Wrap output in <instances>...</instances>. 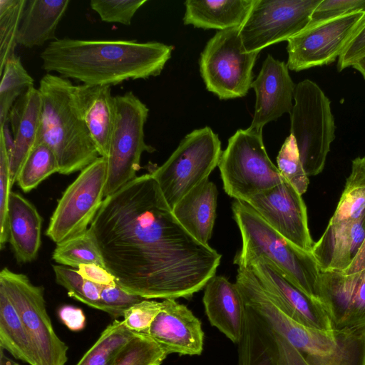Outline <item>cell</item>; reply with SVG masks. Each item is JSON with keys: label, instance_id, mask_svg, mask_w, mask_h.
<instances>
[{"label": "cell", "instance_id": "cell-1", "mask_svg": "<svg viewBox=\"0 0 365 365\" xmlns=\"http://www.w3.org/2000/svg\"><path fill=\"white\" fill-rule=\"evenodd\" d=\"M89 228L116 283L144 299L190 298L220 264L178 221L150 173L105 197Z\"/></svg>", "mask_w": 365, "mask_h": 365}, {"label": "cell", "instance_id": "cell-2", "mask_svg": "<svg viewBox=\"0 0 365 365\" xmlns=\"http://www.w3.org/2000/svg\"><path fill=\"white\" fill-rule=\"evenodd\" d=\"M173 46L135 40L57 38L40 54L42 68L83 84L111 86L160 74Z\"/></svg>", "mask_w": 365, "mask_h": 365}, {"label": "cell", "instance_id": "cell-3", "mask_svg": "<svg viewBox=\"0 0 365 365\" xmlns=\"http://www.w3.org/2000/svg\"><path fill=\"white\" fill-rule=\"evenodd\" d=\"M42 100L41 143L54 153L58 173L81 171L99 157L79 108L76 85L47 73L40 80Z\"/></svg>", "mask_w": 365, "mask_h": 365}, {"label": "cell", "instance_id": "cell-4", "mask_svg": "<svg viewBox=\"0 0 365 365\" xmlns=\"http://www.w3.org/2000/svg\"><path fill=\"white\" fill-rule=\"evenodd\" d=\"M232 210L242 237V247L233 263L245 267L257 257L266 258L297 288L319 303L322 272L312 253L288 242L245 202L235 200Z\"/></svg>", "mask_w": 365, "mask_h": 365}, {"label": "cell", "instance_id": "cell-5", "mask_svg": "<svg viewBox=\"0 0 365 365\" xmlns=\"http://www.w3.org/2000/svg\"><path fill=\"white\" fill-rule=\"evenodd\" d=\"M218 168L225 192L242 202L286 180L267 155L262 131L250 128L229 138Z\"/></svg>", "mask_w": 365, "mask_h": 365}, {"label": "cell", "instance_id": "cell-6", "mask_svg": "<svg viewBox=\"0 0 365 365\" xmlns=\"http://www.w3.org/2000/svg\"><path fill=\"white\" fill-rule=\"evenodd\" d=\"M335 128L331 101L322 88L309 79L298 83L290 113V134L308 177L324 170Z\"/></svg>", "mask_w": 365, "mask_h": 365}, {"label": "cell", "instance_id": "cell-7", "mask_svg": "<svg viewBox=\"0 0 365 365\" xmlns=\"http://www.w3.org/2000/svg\"><path fill=\"white\" fill-rule=\"evenodd\" d=\"M222 153L218 135L205 126L186 135L168 160L150 173L171 209L209 178L218 166Z\"/></svg>", "mask_w": 365, "mask_h": 365}, {"label": "cell", "instance_id": "cell-8", "mask_svg": "<svg viewBox=\"0 0 365 365\" xmlns=\"http://www.w3.org/2000/svg\"><path fill=\"white\" fill-rule=\"evenodd\" d=\"M115 117L107 160L106 197L137 177L144 152L155 148L145 141L149 109L132 91L115 96Z\"/></svg>", "mask_w": 365, "mask_h": 365}, {"label": "cell", "instance_id": "cell-9", "mask_svg": "<svg viewBox=\"0 0 365 365\" xmlns=\"http://www.w3.org/2000/svg\"><path fill=\"white\" fill-rule=\"evenodd\" d=\"M2 289L18 312L31 340L36 365H65L68 346L56 333L46 309L43 286L4 267L0 272Z\"/></svg>", "mask_w": 365, "mask_h": 365}, {"label": "cell", "instance_id": "cell-10", "mask_svg": "<svg viewBox=\"0 0 365 365\" xmlns=\"http://www.w3.org/2000/svg\"><path fill=\"white\" fill-rule=\"evenodd\" d=\"M240 27L217 31L206 43L199 60L206 88L220 99L242 98L252 83V68L259 53L243 46Z\"/></svg>", "mask_w": 365, "mask_h": 365}, {"label": "cell", "instance_id": "cell-11", "mask_svg": "<svg viewBox=\"0 0 365 365\" xmlns=\"http://www.w3.org/2000/svg\"><path fill=\"white\" fill-rule=\"evenodd\" d=\"M107 160L99 157L65 190L50 218L46 236L56 245L87 230L104 200Z\"/></svg>", "mask_w": 365, "mask_h": 365}, {"label": "cell", "instance_id": "cell-12", "mask_svg": "<svg viewBox=\"0 0 365 365\" xmlns=\"http://www.w3.org/2000/svg\"><path fill=\"white\" fill-rule=\"evenodd\" d=\"M365 23V11L309 24L287 41V67L300 71L334 62Z\"/></svg>", "mask_w": 365, "mask_h": 365}, {"label": "cell", "instance_id": "cell-13", "mask_svg": "<svg viewBox=\"0 0 365 365\" xmlns=\"http://www.w3.org/2000/svg\"><path fill=\"white\" fill-rule=\"evenodd\" d=\"M321 0H255L240 27L245 49L259 53L274 43L288 41L310 23Z\"/></svg>", "mask_w": 365, "mask_h": 365}, {"label": "cell", "instance_id": "cell-14", "mask_svg": "<svg viewBox=\"0 0 365 365\" xmlns=\"http://www.w3.org/2000/svg\"><path fill=\"white\" fill-rule=\"evenodd\" d=\"M245 202L294 246L312 252L314 243L308 226L307 207L302 195L288 181L258 193Z\"/></svg>", "mask_w": 365, "mask_h": 365}, {"label": "cell", "instance_id": "cell-15", "mask_svg": "<svg viewBox=\"0 0 365 365\" xmlns=\"http://www.w3.org/2000/svg\"><path fill=\"white\" fill-rule=\"evenodd\" d=\"M245 267L253 272L267 294L294 320L309 327L333 329L321 304L297 288L268 259L257 257Z\"/></svg>", "mask_w": 365, "mask_h": 365}, {"label": "cell", "instance_id": "cell-16", "mask_svg": "<svg viewBox=\"0 0 365 365\" xmlns=\"http://www.w3.org/2000/svg\"><path fill=\"white\" fill-rule=\"evenodd\" d=\"M318 299L333 329L365 325V269L350 275L322 272Z\"/></svg>", "mask_w": 365, "mask_h": 365}, {"label": "cell", "instance_id": "cell-17", "mask_svg": "<svg viewBox=\"0 0 365 365\" xmlns=\"http://www.w3.org/2000/svg\"><path fill=\"white\" fill-rule=\"evenodd\" d=\"M147 334L168 354L200 355L203 350L204 332L197 317L174 299L162 302V307Z\"/></svg>", "mask_w": 365, "mask_h": 365}, {"label": "cell", "instance_id": "cell-18", "mask_svg": "<svg viewBox=\"0 0 365 365\" xmlns=\"http://www.w3.org/2000/svg\"><path fill=\"white\" fill-rule=\"evenodd\" d=\"M295 86L287 63L269 54L251 85L255 91L256 103L249 128L262 131L269 122L276 120L284 113L290 114Z\"/></svg>", "mask_w": 365, "mask_h": 365}, {"label": "cell", "instance_id": "cell-19", "mask_svg": "<svg viewBox=\"0 0 365 365\" xmlns=\"http://www.w3.org/2000/svg\"><path fill=\"white\" fill-rule=\"evenodd\" d=\"M8 122L14 141L10 163L13 186L29 155L41 143L42 100L38 88L34 86L29 88L15 101L9 111Z\"/></svg>", "mask_w": 365, "mask_h": 365}, {"label": "cell", "instance_id": "cell-20", "mask_svg": "<svg viewBox=\"0 0 365 365\" xmlns=\"http://www.w3.org/2000/svg\"><path fill=\"white\" fill-rule=\"evenodd\" d=\"M365 238V215L358 220L327 225L312 253L321 272H341L358 253Z\"/></svg>", "mask_w": 365, "mask_h": 365}, {"label": "cell", "instance_id": "cell-21", "mask_svg": "<svg viewBox=\"0 0 365 365\" xmlns=\"http://www.w3.org/2000/svg\"><path fill=\"white\" fill-rule=\"evenodd\" d=\"M202 301L210 323L237 344L243 329L245 305L236 284L215 275L205 287Z\"/></svg>", "mask_w": 365, "mask_h": 365}, {"label": "cell", "instance_id": "cell-22", "mask_svg": "<svg viewBox=\"0 0 365 365\" xmlns=\"http://www.w3.org/2000/svg\"><path fill=\"white\" fill-rule=\"evenodd\" d=\"M80 110L101 157L107 158L115 117L110 86L76 85Z\"/></svg>", "mask_w": 365, "mask_h": 365}, {"label": "cell", "instance_id": "cell-23", "mask_svg": "<svg viewBox=\"0 0 365 365\" xmlns=\"http://www.w3.org/2000/svg\"><path fill=\"white\" fill-rule=\"evenodd\" d=\"M43 217L36 207L11 191L9 201V242L17 262L34 261L41 245Z\"/></svg>", "mask_w": 365, "mask_h": 365}, {"label": "cell", "instance_id": "cell-24", "mask_svg": "<svg viewBox=\"0 0 365 365\" xmlns=\"http://www.w3.org/2000/svg\"><path fill=\"white\" fill-rule=\"evenodd\" d=\"M217 189L205 179L183 196L172 211L181 225L195 240L208 245L216 218Z\"/></svg>", "mask_w": 365, "mask_h": 365}, {"label": "cell", "instance_id": "cell-25", "mask_svg": "<svg viewBox=\"0 0 365 365\" xmlns=\"http://www.w3.org/2000/svg\"><path fill=\"white\" fill-rule=\"evenodd\" d=\"M69 0H27L17 35V44L31 48L57 39L58 25Z\"/></svg>", "mask_w": 365, "mask_h": 365}, {"label": "cell", "instance_id": "cell-26", "mask_svg": "<svg viewBox=\"0 0 365 365\" xmlns=\"http://www.w3.org/2000/svg\"><path fill=\"white\" fill-rule=\"evenodd\" d=\"M237 344V365L279 364L278 334L247 306L243 329Z\"/></svg>", "mask_w": 365, "mask_h": 365}, {"label": "cell", "instance_id": "cell-27", "mask_svg": "<svg viewBox=\"0 0 365 365\" xmlns=\"http://www.w3.org/2000/svg\"><path fill=\"white\" fill-rule=\"evenodd\" d=\"M255 0L197 1L185 2V25L223 31L241 27Z\"/></svg>", "mask_w": 365, "mask_h": 365}, {"label": "cell", "instance_id": "cell-28", "mask_svg": "<svg viewBox=\"0 0 365 365\" xmlns=\"http://www.w3.org/2000/svg\"><path fill=\"white\" fill-rule=\"evenodd\" d=\"M0 346L14 358L36 365L33 346L16 308L0 288Z\"/></svg>", "mask_w": 365, "mask_h": 365}, {"label": "cell", "instance_id": "cell-29", "mask_svg": "<svg viewBox=\"0 0 365 365\" xmlns=\"http://www.w3.org/2000/svg\"><path fill=\"white\" fill-rule=\"evenodd\" d=\"M365 215V156L352 160L351 173L329 224L358 220Z\"/></svg>", "mask_w": 365, "mask_h": 365}, {"label": "cell", "instance_id": "cell-30", "mask_svg": "<svg viewBox=\"0 0 365 365\" xmlns=\"http://www.w3.org/2000/svg\"><path fill=\"white\" fill-rule=\"evenodd\" d=\"M135 334L125 326L123 320L114 319L76 365H111Z\"/></svg>", "mask_w": 365, "mask_h": 365}, {"label": "cell", "instance_id": "cell-31", "mask_svg": "<svg viewBox=\"0 0 365 365\" xmlns=\"http://www.w3.org/2000/svg\"><path fill=\"white\" fill-rule=\"evenodd\" d=\"M1 76L0 127L8 122L9 111L15 101L34 86V78L25 69L21 58L16 53L6 61Z\"/></svg>", "mask_w": 365, "mask_h": 365}, {"label": "cell", "instance_id": "cell-32", "mask_svg": "<svg viewBox=\"0 0 365 365\" xmlns=\"http://www.w3.org/2000/svg\"><path fill=\"white\" fill-rule=\"evenodd\" d=\"M52 258L61 265L76 269L83 264H95L105 267L101 252L90 228L57 244Z\"/></svg>", "mask_w": 365, "mask_h": 365}, {"label": "cell", "instance_id": "cell-33", "mask_svg": "<svg viewBox=\"0 0 365 365\" xmlns=\"http://www.w3.org/2000/svg\"><path fill=\"white\" fill-rule=\"evenodd\" d=\"M55 173H58L56 156L48 145L41 143L24 164L16 182L24 192H29Z\"/></svg>", "mask_w": 365, "mask_h": 365}, {"label": "cell", "instance_id": "cell-34", "mask_svg": "<svg viewBox=\"0 0 365 365\" xmlns=\"http://www.w3.org/2000/svg\"><path fill=\"white\" fill-rule=\"evenodd\" d=\"M27 0H0V72L15 53L17 35Z\"/></svg>", "mask_w": 365, "mask_h": 365}, {"label": "cell", "instance_id": "cell-35", "mask_svg": "<svg viewBox=\"0 0 365 365\" xmlns=\"http://www.w3.org/2000/svg\"><path fill=\"white\" fill-rule=\"evenodd\" d=\"M56 282L63 287L69 297L88 306L103 311L101 285L84 279L77 269L63 265H53Z\"/></svg>", "mask_w": 365, "mask_h": 365}, {"label": "cell", "instance_id": "cell-36", "mask_svg": "<svg viewBox=\"0 0 365 365\" xmlns=\"http://www.w3.org/2000/svg\"><path fill=\"white\" fill-rule=\"evenodd\" d=\"M168 355L147 334L136 333L111 365H160Z\"/></svg>", "mask_w": 365, "mask_h": 365}, {"label": "cell", "instance_id": "cell-37", "mask_svg": "<svg viewBox=\"0 0 365 365\" xmlns=\"http://www.w3.org/2000/svg\"><path fill=\"white\" fill-rule=\"evenodd\" d=\"M277 168L282 177L300 195L306 192L309 181L306 174L294 137L290 134L282 144L277 157Z\"/></svg>", "mask_w": 365, "mask_h": 365}, {"label": "cell", "instance_id": "cell-38", "mask_svg": "<svg viewBox=\"0 0 365 365\" xmlns=\"http://www.w3.org/2000/svg\"><path fill=\"white\" fill-rule=\"evenodd\" d=\"M146 2V0H91L90 6L103 21L129 26L135 14Z\"/></svg>", "mask_w": 365, "mask_h": 365}, {"label": "cell", "instance_id": "cell-39", "mask_svg": "<svg viewBox=\"0 0 365 365\" xmlns=\"http://www.w3.org/2000/svg\"><path fill=\"white\" fill-rule=\"evenodd\" d=\"M161 307L162 302L144 299L125 312L123 322L130 331L147 334Z\"/></svg>", "mask_w": 365, "mask_h": 365}, {"label": "cell", "instance_id": "cell-40", "mask_svg": "<svg viewBox=\"0 0 365 365\" xmlns=\"http://www.w3.org/2000/svg\"><path fill=\"white\" fill-rule=\"evenodd\" d=\"M10 164L4 143L0 140V247L9 242L8 210L11 192Z\"/></svg>", "mask_w": 365, "mask_h": 365}, {"label": "cell", "instance_id": "cell-41", "mask_svg": "<svg viewBox=\"0 0 365 365\" xmlns=\"http://www.w3.org/2000/svg\"><path fill=\"white\" fill-rule=\"evenodd\" d=\"M143 299L144 298L126 292L118 284L101 287L103 311L115 319L123 317L129 307Z\"/></svg>", "mask_w": 365, "mask_h": 365}, {"label": "cell", "instance_id": "cell-42", "mask_svg": "<svg viewBox=\"0 0 365 365\" xmlns=\"http://www.w3.org/2000/svg\"><path fill=\"white\" fill-rule=\"evenodd\" d=\"M358 11H365V0H321L312 13L309 24Z\"/></svg>", "mask_w": 365, "mask_h": 365}, {"label": "cell", "instance_id": "cell-43", "mask_svg": "<svg viewBox=\"0 0 365 365\" xmlns=\"http://www.w3.org/2000/svg\"><path fill=\"white\" fill-rule=\"evenodd\" d=\"M365 57V23L355 34L337 61V70L341 71Z\"/></svg>", "mask_w": 365, "mask_h": 365}, {"label": "cell", "instance_id": "cell-44", "mask_svg": "<svg viewBox=\"0 0 365 365\" xmlns=\"http://www.w3.org/2000/svg\"><path fill=\"white\" fill-rule=\"evenodd\" d=\"M77 271L84 279L99 285L117 284L114 276L101 265L83 264L78 266Z\"/></svg>", "mask_w": 365, "mask_h": 365}, {"label": "cell", "instance_id": "cell-45", "mask_svg": "<svg viewBox=\"0 0 365 365\" xmlns=\"http://www.w3.org/2000/svg\"><path fill=\"white\" fill-rule=\"evenodd\" d=\"M58 314L61 321L71 331H78L86 327V316L80 308L64 305L60 307Z\"/></svg>", "mask_w": 365, "mask_h": 365}, {"label": "cell", "instance_id": "cell-46", "mask_svg": "<svg viewBox=\"0 0 365 365\" xmlns=\"http://www.w3.org/2000/svg\"><path fill=\"white\" fill-rule=\"evenodd\" d=\"M279 348V365H309L304 355L284 338L278 335Z\"/></svg>", "mask_w": 365, "mask_h": 365}, {"label": "cell", "instance_id": "cell-47", "mask_svg": "<svg viewBox=\"0 0 365 365\" xmlns=\"http://www.w3.org/2000/svg\"><path fill=\"white\" fill-rule=\"evenodd\" d=\"M365 269V238L350 265L344 270L339 272L343 275H350Z\"/></svg>", "mask_w": 365, "mask_h": 365}, {"label": "cell", "instance_id": "cell-48", "mask_svg": "<svg viewBox=\"0 0 365 365\" xmlns=\"http://www.w3.org/2000/svg\"><path fill=\"white\" fill-rule=\"evenodd\" d=\"M352 67L358 71L365 79V57L356 61Z\"/></svg>", "mask_w": 365, "mask_h": 365}, {"label": "cell", "instance_id": "cell-49", "mask_svg": "<svg viewBox=\"0 0 365 365\" xmlns=\"http://www.w3.org/2000/svg\"><path fill=\"white\" fill-rule=\"evenodd\" d=\"M0 365H19L16 361L10 359L4 354V349L1 348Z\"/></svg>", "mask_w": 365, "mask_h": 365}]
</instances>
